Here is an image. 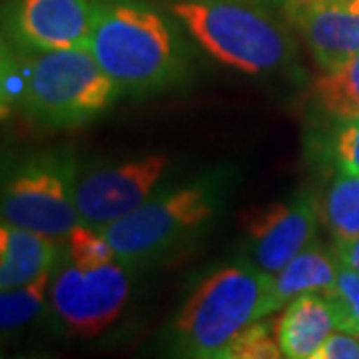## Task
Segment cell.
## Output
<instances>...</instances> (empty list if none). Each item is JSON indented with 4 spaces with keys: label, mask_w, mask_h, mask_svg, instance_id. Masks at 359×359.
I'll return each mask as SVG.
<instances>
[{
    "label": "cell",
    "mask_w": 359,
    "mask_h": 359,
    "mask_svg": "<svg viewBox=\"0 0 359 359\" xmlns=\"http://www.w3.org/2000/svg\"><path fill=\"white\" fill-rule=\"evenodd\" d=\"M88 50L122 92L168 88L186 70L166 20L132 2H94Z\"/></svg>",
    "instance_id": "1"
},
{
    "label": "cell",
    "mask_w": 359,
    "mask_h": 359,
    "mask_svg": "<svg viewBox=\"0 0 359 359\" xmlns=\"http://www.w3.org/2000/svg\"><path fill=\"white\" fill-rule=\"evenodd\" d=\"M271 273L238 259L210 273L174 321L176 346L190 358H219L252 321L268 318Z\"/></svg>",
    "instance_id": "2"
},
{
    "label": "cell",
    "mask_w": 359,
    "mask_h": 359,
    "mask_svg": "<svg viewBox=\"0 0 359 359\" xmlns=\"http://www.w3.org/2000/svg\"><path fill=\"white\" fill-rule=\"evenodd\" d=\"M18 100L46 128H74L106 112L122 90L88 48L22 52Z\"/></svg>",
    "instance_id": "3"
},
{
    "label": "cell",
    "mask_w": 359,
    "mask_h": 359,
    "mask_svg": "<svg viewBox=\"0 0 359 359\" xmlns=\"http://www.w3.org/2000/svg\"><path fill=\"white\" fill-rule=\"evenodd\" d=\"M170 11L210 56L240 72H271L290 56V42L282 28L244 2L180 0Z\"/></svg>",
    "instance_id": "4"
},
{
    "label": "cell",
    "mask_w": 359,
    "mask_h": 359,
    "mask_svg": "<svg viewBox=\"0 0 359 359\" xmlns=\"http://www.w3.org/2000/svg\"><path fill=\"white\" fill-rule=\"evenodd\" d=\"M70 150L25 156L0 174V219L62 242L80 224Z\"/></svg>",
    "instance_id": "5"
},
{
    "label": "cell",
    "mask_w": 359,
    "mask_h": 359,
    "mask_svg": "<svg viewBox=\"0 0 359 359\" xmlns=\"http://www.w3.org/2000/svg\"><path fill=\"white\" fill-rule=\"evenodd\" d=\"M219 188L214 182H194L146 204L100 230L126 268L162 256L180 240L202 228L216 214Z\"/></svg>",
    "instance_id": "6"
},
{
    "label": "cell",
    "mask_w": 359,
    "mask_h": 359,
    "mask_svg": "<svg viewBox=\"0 0 359 359\" xmlns=\"http://www.w3.org/2000/svg\"><path fill=\"white\" fill-rule=\"evenodd\" d=\"M128 295V269L118 259L84 268L60 256L52 271L48 308L62 334L88 339L106 332L120 318Z\"/></svg>",
    "instance_id": "7"
},
{
    "label": "cell",
    "mask_w": 359,
    "mask_h": 359,
    "mask_svg": "<svg viewBox=\"0 0 359 359\" xmlns=\"http://www.w3.org/2000/svg\"><path fill=\"white\" fill-rule=\"evenodd\" d=\"M170 158L150 154L114 166H94L78 172L76 208L80 224L102 230L154 198L166 178Z\"/></svg>",
    "instance_id": "8"
},
{
    "label": "cell",
    "mask_w": 359,
    "mask_h": 359,
    "mask_svg": "<svg viewBox=\"0 0 359 359\" xmlns=\"http://www.w3.org/2000/svg\"><path fill=\"white\" fill-rule=\"evenodd\" d=\"M94 0H6L2 30L22 52L88 48Z\"/></svg>",
    "instance_id": "9"
},
{
    "label": "cell",
    "mask_w": 359,
    "mask_h": 359,
    "mask_svg": "<svg viewBox=\"0 0 359 359\" xmlns=\"http://www.w3.org/2000/svg\"><path fill=\"white\" fill-rule=\"evenodd\" d=\"M318 224V202L309 194L245 212L244 230L252 262L271 276L278 273L290 259L316 242Z\"/></svg>",
    "instance_id": "10"
},
{
    "label": "cell",
    "mask_w": 359,
    "mask_h": 359,
    "mask_svg": "<svg viewBox=\"0 0 359 359\" xmlns=\"http://www.w3.org/2000/svg\"><path fill=\"white\" fill-rule=\"evenodd\" d=\"M294 20L323 70L359 54V0H297Z\"/></svg>",
    "instance_id": "11"
},
{
    "label": "cell",
    "mask_w": 359,
    "mask_h": 359,
    "mask_svg": "<svg viewBox=\"0 0 359 359\" xmlns=\"http://www.w3.org/2000/svg\"><path fill=\"white\" fill-rule=\"evenodd\" d=\"M335 327L327 299L321 294L306 292L287 302V308L276 323V335L283 358L313 359Z\"/></svg>",
    "instance_id": "12"
},
{
    "label": "cell",
    "mask_w": 359,
    "mask_h": 359,
    "mask_svg": "<svg viewBox=\"0 0 359 359\" xmlns=\"http://www.w3.org/2000/svg\"><path fill=\"white\" fill-rule=\"evenodd\" d=\"M56 240L0 219V292L26 285L60 262Z\"/></svg>",
    "instance_id": "13"
},
{
    "label": "cell",
    "mask_w": 359,
    "mask_h": 359,
    "mask_svg": "<svg viewBox=\"0 0 359 359\" xmlns=\"http://www.w3.org/2000/svg\"><path fill=\"white\" fill-rule=\"evenodd\" d=\"M337 262L327 256L320 245H308L294 259H290L278 273L271 276L268 297V316L285 306L295 295L306 292H327L335 282Z\"/></svg>",
    "instance_id": "14"
},
{
    "label": "cell",
    "mask_w": 359,
    "mask_h": 359,
    "mask_svg": "<svg viewBox=\"0 0 359 359\" xmlns=\"http://www.w3.org/2000/svg\"><path fill=\"white\" fill-rule=\"evenodd\" d=\"M320 106L334 118H359V54L334 70H325L313 84Z\"/></svg>",
    "instance_id": "15"
},
{
    "label": "cell",
    "mask_w": 359,
    "mask_h": 359,
    "mask_svg": "<svg viewBox=\"0 0 359 359\" xmlns=\"http://www.w3.org/2000/svg\"><path fill=\"white\" fill-rule=\"evenodd\" d=\"M323 218L335 245L349 244L359 236V176L344 172L332 182Z\"/></svg>",
    "instance_id": "16"
},
{
    "label": "cell",
    "mask_w": 359,
    "mask_h": 359,
    "mask_svg": "<svg viewBox=\"0 0 359 359\" xmlns=\"http://www.w3.org/2000/svg\"><path fill=\"white\" fill-rule=\"evenodd\" d=\"M52 271H44L26 285L0 292V332H11L36 320L46 306Z\"/></svg>",
    "instance_id": "17"
},
{
    "label": "cell",
    "mask_w": 359,
    "mask_h": 359,
    "mask_svg": "<svg viewBox=\"0 0 359 359\" xmlns=\"http://www.w3.org/2000/svg\"><path fill=\"white\" fill-rule=\"evenodd\" d=\"M330 308L334 311L337 330L355 334L359 327V271L337 264L334 285L323 292Z\"/></svg>",
    "instance_id": "18"
},
{
    "label": "cell",
    "mask_w": 359,
    "mask_h": 359,
    "mask_svg": "<svg viewBox=\"0 0 359 359\" xmlns=\"http://www.w3.org/2000/svg\"><path fill=\"white\" fill-rule=\"evenodd\" d=\"M273 330L269 323L262 320L252 321L250 325H245L240 334L231 339L222 351L219 358L228 359H280L283 358L280 344H278V335L273 337Z\"/></svg>",
    "instance_id": "19"
},
{
    "label": "cell",
    "mask_w": 359,
    "mask_h": 359,
    "mask_svg": "<svg viewBox=\"0 0 359 359\" xmlns=\"http://www.w3.org/2000/svg\"><path fill=\"white\" fill-rule=\"evenodd\" d=\"M65 242L66 250L62 256L76 266L92 268V266L116 262L114 250L106 242L100 230L90 228L86 224H78L76 228H72L65 238Z\"/></svg>",
    "instance_id": "20"
},
{
    "label": "cell",
    "mask_w": 359,
    "mask_h": 359,
    "mask_svg": "<svg viewBox=\"0 0 359 359\" xmlns=\"http://www.w3.org/2000/svg\"><path fill=\"white\" fill-rule=\"evenodd\" d=\"M334 148L341 170L359 176V118L346 120L335 136Z\"/></svg>",
    "instance_id": "21"
},
{
    "label": "cell",
    "mask_w": 359,
    "mask_h": 359,
    "mask_svg": "<svg viewBox=\"0 0 359 359\" xmlns=\"http://www.w3.org/2000/svg\"><path fill=\"white\" fill-rule=\"evenodd\" d=\"M14 78H18L16 72V56L8 44V40L0 34V120H6L13 112L14 104Z\"/></svg>",
    "instance_id": "22"
},
{
    "label": "cell",
    "mask_w": 359,
    "mask_h": 359,
    "mask_svg": "<svg viewBox=\"0 0 359 359\" xmlns=\"http://www.w3.org/2000/svg\"><path fill=\"white\" fill-rule=\"evenodd\" d=\"M313 359H359V334L335 332L323 341Z\"/></svg>",
    "instance_id": "23"
},
{
    "label": "cell",
    "mask_w": 359,
    "mask_h": 359,
    "mask_svg": "<svg viewBox=\"0 0 359 359\" xmlns=\"http://www.w3.org/2000/svg\"><path fill=\"white\" fill-rule=\"evenodd\" d=\"M335 256L344 266L359 271V236L349 244L335 245Z\"/></svg>",
    "instance_id": "24"
},
{
    "label": "cell",
    "mask_w": 359,
    "mask_h": 359,
    "mask_svg": "<svg viewBox=\"0 0 359 359\" xmlns=\"http://www.w3.org/2000/svg\"><path fill=\"white\" fill-rule=\"evenodd\" d=\"M355 334H359V327H358V332H355Z\"/></svg>",
    "instance_id": "25"
},
{
    "label": "cell",
    "mask_w": 359,
    "mask_h": 359,
    "mask_svg": "<svg viewBox=\"0 0 359 359\" xmlns=\"http://www.w3.org/2000/svg\"><path fill=\"white\" fill-rule=\"evenodd\" d=\"M0 355H2V351H0Z\"/></svg>",
    "instance_id": "26"
}]
</instances>
